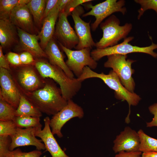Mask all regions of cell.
Listing matches in <instances>:
<instances>
[{"mask_svg": "<svg viewBox=\"0 0 157 157\" xmlns=\"http://www.w3.org/2000/svg\"><path fill=\"white\" fill-rule=\"evenodd\" d=\"M20 92L42 113L49 115H54L67 104L62 95L60 88L50 78H46L44 86L37 90Z\"/></svg>", "mask_w": 157, "mask_h": 157, "instance_id": "cell-1", "label": "cell"}, {"mask_svg": "<svg viewBox=\"0 0 157 157\" xmlns=\"http://www.w3.org/2000/svg\"><path fill=\"white\" fill-rule=\"evenodd\" d=\"M34 66L43 78H50L60 86L62 95L66 101L72 99L81 89L82 81L70 78L60 67L42 58H36Z\"/></svg>", "mask_w": 157, "mask_h": 157, "instance_id": "cell-2", "label": "cell"}, {"mask_svg": "<svg viewBox=\"0 0 157 157\" xmlns=\"http://www.w3.org/2000/svg\"><path fill=\"white\" fill-rule=\"evenodd\" d=\"M94 78L101 79L109 88L113 90L117 99L127 102L129 106V113H131V106L137 105L141 99L139 95L134 92H130L125 88L117 74L113 70L106 74L103 72L97 73L86 66L84 68L82 74L77 78L82 82L86 79Z\"/></svg>", "mask_w": 157, "mask_h": 157, "instance_id": "cell-3", "label": "cell"}, {"mask_svg": "<svg viewBox=\"0 0 157 157\" xmlns=\"http://www.w3.org/2000/svg\"><path fill=\"white\" fill-rule=\"evenodd\" d=\"M119 19L112 15L100 24L103 32L102 38L95 43L96 49H102L117 44L122 39L125 38L132 28V25L126 23L120 26Z\"/></svg>", "mask_w": 157, "mask_h": 157, "instance_id": "cell-4", "label": "cell"}, {"mask_svg": "<svg viewBox=\"0 0 157 157\" xmlns=\"http://www.w3.org/2000/svg\"><path fill=\"white\" fill-rule=\"evenodd\" d=\"M127 55L118 54L107 56L104 66L112 69L125 88L130 92L134 93L135 84L132 75L135 70L132 68L131 65L136 61L127 59Z\"/></svg>", "mask_w": 157, "mask_h": 157, "instance_id": "cell-5", "label": "cell"}, {"mask_svg": "<svg viewBox=\"0 0 157 157\" xmlns=\"http://www.w3.org/2000/svg\"><path fill=\"white\" fill-rule=\"evenodd\" d=\"M134 38L133 36L126 37L121 43L103 49H94L91 52V56L96 61L106 56L115 54L127 55L133 53H145L154 58H157V53L154 51V49H157V44L152 42L151 45L147 47H141L133 46L129 42Z\"/></svg>", "mask_w": 157, "mask_h": 157, "instance_id": "cell-6", "label": "cell"}, {"mask_svg": "<svg viewBox=\"0 0 157 157\" xmlns=\"http://www.w3.org/2000/svg\"><path fill=\"white\" fill-rule=\"evenodd\" d=\"M62 50L66 55L67 59L66 63L77 78L82 74L84 68L88 66L91 69L96 68L97 63L92 57L90 48L73 50L65 47L59 43Z\"/></svg>", "mask_w": 157, "mask_h": 157, "instance_id": "cell-7", "label": "cell"}, {"mask_svg": "<svg viewBox=\"0 0 157 157\" xmlns=\"http://www.w3.org/2000/svg\"><path fill=\"white\" fill-rule=\"evenodd\" d=\"M124 0H106L101 3L93 6L89 4L87 7L91 10L82 15L83 17L92 15L95 17L96 19L92 24L91 28L95 31L98 26L106 17L116 12H120L123 15L126 12V9Z\"/></svg>", "mask_w": 157, "mask_h": 157, "instance_id": "cell-8", "label": "cell"}, {"mask_svg": "<svg viewBox=\"0 0 157 157\" xmlns=\"http://www.w3.org/2000/svg\"><path fill=\"white\" fill-rule=\"evenodd\" d=\"M84 115V111L81 107L72 99L68 100L67 105L50 119L49 126L52 133L59 138H62L63 135L61 130L65 124L74 117L81 119Z\"/></svg>", "mask_w": 157, "mask_h": 157, "instance_id": "cell-9", "label": "cell"}, {"mask_svg": "<svg viewBox=\"0 0 157 157\" xmlns=\"http://www.w3.org/2000/svg\"><path fill=\"white\" fill-rule=\"evenodd\" d=\"M67 16L63 11L59 12L53 38L67 48H75L79 42L75 31L69 22Z\"/></svg>", "mask_w": 157, "mask_h": 157, "instance_id": "cell-10", "label": "cell"}, {"mask_svg": "<svg viewBox=\"0 0 157 157\" xmlns=\"http://www.w3.org/2000/svg\"><path fill=\"white\" fill-rule=\"evenodd\" d=\"M33 65H21L16 69L17 78L22 92H32L44 85L45 80L40 78Z\"/></svg>", "mask_w": 157, "mask_h": 157, "instance_id": "cell-11", "label": "cell"}, {"mask_svg": "<svg viewBox=\"0 0 157 157\" xmlns=\"http://www.w3.org/2000/svg\"><path fill=\"white\" fill-rule=\"evenodd\" d=\"M84 10L81 5L76 7L72 13L71 15L74 23L75 32L79 39V42L75 48L79 50L85 48L95 46L91 33L90 22L84 21L80 17Z\"/></svg>", "mask_w": 157, "mask_h": 157, "instance_id": "cell-12", "label": "cell"}, {"mask_svg": "<svg viewBox=\"0 0 157 157\" xmlns=\"http://www.w3.org/2000/svg\"><path fill=\"white\" fill-rule=\"evenodd\" d=\"M0 97L17 109L21 93L10 72L0 68Z\"/></svg>", "mask_w": 157, "mask_h": 157, "instance_id": "cell-13", "label": "cell"}, {"mask_svg": "<svg viewBox=\"0 0 157 157\" xmlns=\"http://www.w3.org/2000/svg\"><path fill=\"white\" fill-rule=\"evenodd\" d=\"M17 28L19 40L14 46L15 50L17 52H28L36 58H47L45 52L38 43V34H31Z\"/></svg>", "mask_w": 157, "mask_h": 157, "instance_id": "cell-14", "label": "cell"}, {"mask_svg": "<svg viewBox=\"0 0 157 157\" xmlns=\"http://www.w3.org/2000/svg\"><path fill=\"white\" fill-rule=\"evenodd\" d=\"M36 128L17 127L15 133L10 136L11 139L10 150H13L18 147L28 146H34L36 150L40 151L45 150V146L42 140L37 138L35 135Z\"/></svg>", "mask_w": 157, "mask_h": 157, "instance_id": "cell-15", "label": "cell"}, {"mask_svg": "<svg viewBox=\"0 0 157 157\" xmlns=\"http://www.w3.org/2000/svg\"><path fill=\"white\" fill-rule=\"evenodd\" d=\"M113 143V149L115 153L139 151L140 141L138 133L129 126L125 127L116 136Z\"/></svg>", "mask_w": 157, "mask_h": 157, "instance_id": "cell-16", "label": "cell"}, {"mask_svg": "<svg viewBox=\"0 0 157 157\" xmlns=\"http://www.w3.org/2000/svg\"><path fill=\"white\" fill-rule=\"evenodd\" d=\"M50 119L48 116L44 118V127L43 129L42 127L36 128L35 136L42 140L45 149L52 157H69L62 149L54 137L49 126Z\"/></svg>", "mask_w": 157, "mask_h": 157, "instance_id": "cell-17", "label": "cell"}, {"mask_svg": "<svg viewBox=\"0 0 157 157\" xmlns=\"http://www.w3.org/2000/svg\"><path fill=\"white\" fill-rule=\"evenodd\" d=\"M9 19L16 27L29 33L37 34V30L27 4L15 7L12 12Z\"/></svg>", "mask_w": 157, "mask_h": 157, "instance_id": "cell-18", "label": "cell"}, {"mask_svg": "<svg viewBox=\"0 0 157 157\" xmlns=\"http://www.w3.org/2000/svg\"><path fill=\"white\" fill-rule=\"evenodd\" d=\"M19 40L17 27L9 19H0V43L3 49L15 46Z\"/></svg>", "mask_w": 157, "mask_h": 157, "instance_id": "cell-19", "label": "cell"}, {"mask_svg": "<svg viewBox=\"0 0 157 157\" xmlns=\"http://www.w3.org/2000/svg\"><path fill=\"white\" fill-rule=\"evenodd\" d=\"M49 62L51 65L60 68L70 78H73L74 75L65 61V58L53 38L48 42L44 49Z\"/></svg>", "mask_w": 157, "mask_h": 157, "instance_id": "cell-20", "label": "cell"}, {"mask_svg": "<svg viewBox=\"0 0 157 157\" xmlns=\"http://www.w3.org/2000/svg\"><path fill=\"white\" fill-rule=\"evenodd\" d=\"M59 12L56 5L43 21L41 31L38 35L40 40V45L44 50L49 41L53 38L55 25Z\"/></svg>", "mask_w": 157, "mask_h": 157, "instance_id": "cell-21", "label": "cell"}, {"mask_svg": "<svg viewBox=\"0 0 157 157\" xmlns=\"http://www.w3.org/2000/svg\"><path fill=\"white\" fill-rule=\"evenodd\" d=\"M21 93V92H20ZM16 116H25L40 118L42 113L35 108L21 93L19 103L15 112Z\"/></svg>", "mask_w": 157, "mask_h": 157, "instance_id": "cell-22", "label": "cell"}, {"mask_svg": "<svg viewBox=\"0 0 157 157\" xmlns=\"http://www.w3.org/2000/svg\"><path fill=\"white\" fill-rule=\"evenodd\" d=\"M46 1L45 0H31L27 4L33 17L34 23L38 26H40L42 24Z\"/></svg>", "mask_w": 157, "mask_h": 157, "instance_id": "cell-23", "label": "cell"}, {"mask_svg": "<svg viewBox=\"0 0 157 157\" xmlns=\"http://www.w3.org/2000/svg\"><path fill=\"white\" fill-rule=\"evenodd\" d=\"M31 0H0V19H9L13 10L16 7L27 4Z\"/></svg>", "mask_w": 157, "mask_h": 157, "instance_id": "cell-24", "label": "cell"}, {"mask_svg": "<svg viewBox=\"0 0 157 157\" xmlns=\"http://www.w3.org/2000/svg\"><path fill=\"white\" fill-rule=\"evenodd\" d=\"M140 141L139 151L142 152H157V140L146 134L142 129L137 132Z\"/></svg>", "mask_w": 157, "mask_h": 157, "instance_id": "cell-25", "label": "cell"}, {"mask_svg": "<svg viewBox=\"0 0 157 157\" xmlns=\"http://www.w3.org/2000/svg\"><path fill=\"white\" fill-rule=\"evenodd\" d=\"M17 127L26 128L42 127L39 117L25 116H16L13 120Z\"/></svg>", "mask_w": 157, "mask_h": 157, "instance_id": "cell-26", "label": "cell"}, {"mask_svg": "<svg viewBox=\"0 0 157 157\" xmlns=\"http://www.w3.org/2000/svg\"><path fill=\"white\" fill-rule=\"evenodd\" d=\"M16 109L0 97V121L13 120Z\"/></svg>", "mask_w": 157, "mask_h": 157, "instance_id": "cell-27", "label": "cell"}, {"mask_svg": "<svg viewBox=\"0 0 157 157\" xmlns=\"http://www.w3.org/2000/svg\"><path fill=\"white\" fill-rule=\"evenodd\" d=\"M42 154L41 151L37 150L24 152L18 148L8 151L1 157H41Z\"/></svg>", "mask_w": 157, "mask_h": 157, "instance_id": "cell-28", "label": "cell"}, {"mask_svg": "<svg viewBox=\"0 0 157 157\" xmlns=\"http://www.w3.org/2000/svg\"><path fill=\"white\" fill-rule=\"evenodd\" d=\"M136 3L140 5V8L138 10V19H140L144 12L148 9L155 10L157 14V0H135Z\"/></svg>", "mask_w": 157, "mask_h": 157, "instance_id": "cell-29", "label": "cell"}, {"mask_svg": "<svg viewBox=\"0 0 157 157\" xmlns=\"http://www.w3.org/2000/svg\"><path fill=\"white\" fill-rule=\"evenodd\" d=\"M17 128L13 120L0 121V136L12 135L15 133Z\"/></svg>", "mask_w": 157, "mask_h": 157, "instance_id": "cell-30", "label": "cell"}, {"mask_svg": "<svg viewBox=\"0 0 157 157\" xmlns=\"http://www.w3.org/2000/svg\"><path fill=\"white\" fill-rule=\"evenodd\" d=\"M92 1V0H69L65 9L62 11H63L68 16L71 15L72 11L78 6L83 3Z\"/></svg>", "mask_w": 157, "mask_h": 157, "instance_id": "cell-31", "label": "cell"}, {"mask_svg": "<svg viewBox=\"0 0 157 157\" xmlns=\"http://www.w3.org/2000/svg\"><path fill=\"white\" fill-rule=\"evenodd\" d=\"M11 142V139L9 136H0V157L10 150Z\"/></svg>", "mask_w": 157, "mask_h": 157, "instance_id": "cell-32", "label": "cell"}, {"mask_svg": "<svg viewBox=\"0 0 157 157\" xmlns=\"http://www.w3.org/2000/svg\"><path fill=\"white\" fill-rule=\"evenodd\" d=\"M19 55L22 65H34L35 60L30 53L24 51L22 52Z\"/></svg>", "mask_w": 157, "mask_h": 157, "instance_id": "cell-33", "label": "cell"}, {"mask_svg": "<svg viewBox=\"0 0 157 157\" xmlns=\"http://www.w3.org/2000/svg\"><path fill=\"white\" fill-rule=\"evenodd\" d=\"M149 110L150 113L154 115V117L151 122H147L146 126L147 127L157 126V103L149 106Z\"/></svg>", "mask_w": 157, "mask_h": 157, "instance_id": "cell-34", "label": "cell"}, {"mask_svg": "<svg viewBox=\"0 0 157 157\" xmlns=\"http://www.w3.org/2000/svg\"><path fill=\"white\" fill-rule=\"evenodd\" d=\"M6 57L9 63L11 65L15 66L22 65L19 54L10 52L7 54Z\"/></svg>", "mask_w": 157, "mask_h": 157, "instance_id": "cell-35", "label": "cell"}, {"mask_svg": "<svg viewBox=\"0 0 157 157\" xmlns=\"http://www.w3.org/2000/svg\"><path fill=\"white\" fill-rule=\"evenodd\" d=\"M58 0H47L44 13L43 21L56 6ZM43 22V21H42Z\"/></svg>", "mask_w": 157, "mask_h": 157, "instance_id": "cell-36", "label": "cell"}, {"mask_svg": "<svg viewBox=\"0 0 157 157\" xmlns=\"http://www.w3.org/2000/svg\"><path fill=\"white\" fill-rule=\"evenodd\" d=\"M9 63L6 56L3 54L2 48L0 45V68L5 69L10 72Z\"/></svg>", "mask_w": 157, "mask_h": 157, "instance_id": "cell-37", "label": "cell"}, {"mask_svg": "<svg viewBox=\"0 0 157 157\" xmlns=\"http://www.w3.org/2000/svg\"><path fill=\"white\" fill-rule=\"evenodd\" d=\"M142 154L140 151L131 152L122 151L116 154L115 157H140Z\"/></svg>", "mask_w": 157, "mask_h": 157, "instance_id": "cell-38", "label": "cell"}, {"mask_svg": "<svg viewBox=\"0 0 157 157\" xmlns=\"http://www.w3.org/2000/svg\"><path fill=\"white\" fill-rule=\"evenodd\" d=\"M69 1V0H58L57 6L60 12L64 10Z\"/></svg>", "mask_w": 157, "mask_h": 157, "instance_id": "cell-39", "label": "cell"}, {"mask_svg": "<svg viewBox=\"0 0 157 157\" xmlns=\"http://www.w3.org/2000/svg\"><path fill=\"white\" fill-rule=\"evenodd\" d=\"M142 157H157V152L148 151L142 153Z\"/></svg>", "mask_w": 157, "mask_h": 157, "instance_id": "cell-40", "label": "cell"}]
</instances>
